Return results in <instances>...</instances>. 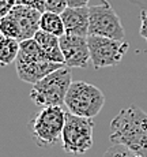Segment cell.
Here are the masks:
<instances>
[{"mask_svg":"<svg viewBox=\"0 0 147 157\" xmlns=\"http://www.w3.org/2000/svg\"><path fill=\"white\" fill-rule=\"evenodd\" d=\"M105 104L102 90L91 83L75 81L70 85L64 105L68 112L85 117H95Z\"/></svg>","mask_w":147,"mask_h":157,"instance_id":"277c9868","label":"cell"},{"mask_svg":"<svg viewBox=\"0 0 147 157\" xmlns=\"http://www.w3.org/2000/svg\"><path fill=\"white\" fill-rule=\"evenodd\" d=\"M104 157H142V156L135 153L134 150L128 149L124 145L113 144L109 149H106V152L104 153Z\"/></svg>","mask_w":147,"mask_h":157,"instance_id":"2e32d148","label":"cell"},{"mask_svg":"<svg viewBox=\"0 0 147 157\" xmlns=\"http://www.w3.org/2000/svg\"><path fill=\"white\" fill-rule=\"evenodd\" d=\"M67 8V0H45V10L61 14Z\"/></svg>","mask_w":147,"mask_h":157,"instance_id":"e0dca14e","label":"cell"},{"mask_svg":"<svg viewBox=\"0 0 147 157\" xmlns=\"http://www.w3.org/2000/svg\"><path fill=\"white\" fill-rule=\"evenodd\" d=\"M90 60L95 70L117 66L124 57V53L130 49V44L124 40H113L102 36H87Z\"/></svg>","mask_w":147,"mask_h":157,"instance_id":"ba28073f","label":"cell"},{"mask_svg":"<svg viewBox=\"0 0 147 157\" xmlns=\"http://www.w3.org/2000/svg\"><path fill=\"white\" fill-rule=\"evenodd\" d=\"M90 0H67V7H72V8H78V7H87Z\"/></svg>","mask_w":147,"mask_h":157,"instance_id":"44dd1931","label":"cell"},{"mask_svg":"<svg viewBox=\"0 0 147 157\" xmlns=\"http://www.w3.org/2000/svg\"><path fill=\"white\" fill-rule=\"evenodd\" d=\"M34 40L42 48L48 60H50L53 63L64 64V56H63L61 48H60V37L40 29L34 34Z\"/></svg>","mask_w":147,"mask_h":157,"instance_id":"7c38bea8","label":"cell"},{"mask_svg":"<svg viewBox=\"0 0 147 157\" xmlns=\"http://www.w3.org/2000/svg\"><path fill=\"white\" fill-rule=\"evenodd\" d=\"M94 120L93 117L78 116L71 112L65 113L61 144L67 155L80 156L93 147Z\"/></svg>","mask_w":147,"mask_h":157,"instance_id":"5b68a950","label":"cell"},{"mask_svg":"<svg viewBox=\"0 0 147 157\" xmlns=\"http://www.w3.org/2000/svg\"><path fill=\"white\" fill-rule=\"evenodd\" d=\"M132 2L138 3V4H142L143 7H147V0H132Z\"/></svg>","mask_w":147,"mask_h":157,"instance_id":"7402d4cb","label":"cell"},{"mask_svg":"<svg viewBox=\"0 0 147 157\" xmlns=\"http://www.w3.org/2000/svg\"><path fill=\"white\" fill-rule=\"evenodd\" d=\"M10 14L17 19L20 29V41L33 38L34 34L40 30V19L41 11L35 10L33 7H28L23 4H17Z\"/></svg>","mask_w":147,"mask_h":157,"instance_id":"30bf717a","label":"cell"},{"mask_svg":"<svg viewBox=\"0 0 147 157\" xmlns=\"http://www.w3.org/2000/svg\"><path fill=\"white\" fill-rule=\"evenodd\" d=\"M0 33L8 37L17 38L20 41V29L18 25L17 19L11 14H7L6 17H3L0 19Z\"/></svg>","mask_w":147,"mask_h":157,"instance_id":"9a60e30c","label":"cell"},{"mask_svg":"<svg viewBox=\"0 0 147 157\" xmlns=\"http://www.w3.org/2000/svg\"><path fill=\"white\" fill-rule=\"evenodd\" d=\"M63 66L65 64L48 60L42 48L34 40V37L20 41L19 53L15 60V68L20 81L34 85L35 82Z\"/></svg>","mask_w":147,"mask_h":157,"instance_id":"7a4b0ae2","label":"cell"},{"mask_svg":"<svg viewBox=\"0 0 147 157\" xmlns=\"http://www.w3.org/2000/svg\"><path fill=\"white\" fill-rule=\"evenodd\" d=\"M40 29L44 30V32L50 33V34L57 36V37H61L65 33L64 22L61 19V15L57 13H53V11H46V10L41 14Z\"/></svg>","mask_w":147,"mask_h":157,"instance_id":"5bb4252c","label":"cell"},{"mask_svg":"<svg viewBox=\"0 0 147 157\" xmlns=\"http://www.w3.org/2000/svg\"><path fill=\"white\" fill-rule=\"evenodd\" d=\"M139 33L143 38L147 40V11L143 8L140 11V29H139Z\"/></svg>","mask_w":147,"mask_h":157,"instance_id":"ffe728a7","label":"cell"},{"mask_svg":"<svg viewBox=\"0 0 147 157\" xmlns=\"http://www.w3.org/2000/svg\"><path fill=\"white\" fill-rule=\"evenodd\" d=\"M20 41L0 33V66L13 64L19 53Z\"/></svg>","mask_w":147,"mask_h":157,"instance_id":"4fadbf2b","label":"cell"},{"mask_svg":"<svg viewBox=\"0 0 147 157\" xmlns=\"http://www.w3.org/2000/svg\"><path fill=\"white\" fill-rule=\"evenodd\" d=\"M65 33L76 36H89V7H67L61 14Z\"/></svg>","mask_w":147,"mask_h":157,"instance_id":"8fae6325","label":"cell"},{"mask_svg":"<svg viewBox=\"0 0 147 157\" xmlns=\"http://www.w3.org/2000/svg\"><path fill=\"white\" fill-rule=\"evenodd\" d=\"M102 36L123 41L125 37L124 28L119 15L108 0L89 7V36Z\"/></svg>","mask_w":147,"mask_h":157,"instance_id":"52a82bcc","label":"cell"},{"mask_svg":"<svg viewBox=\"0 0 147 157\" xmlns=\"http://www.w3.org/2000/svg\"><path fill=\"white\" fill-rule=\"evenodd\" d=\"M65 111L61 105L42 107L31 122V135L41 147H48L61 140L65 123Z\"/></svg>","mask_w":147,"mask_h":157,"instance_id":"8992f818","label":"cell"},{"mask_svg":"<svg viewBox=\"0 0 147 157\" xmlns=\"http://www.w3.org/2000/svg\"><path fill=\"white\" fill-rule=\"evenodd\" d=\"M60 48L64 56L65 66L78 68L89 67V62L91 60H90L87 37L64 33L60 37Z\"/></svg>","mask_w":147,"mask_h":157,"instance_id":"9c48e42d","label":"cell"},{"mask_svg":"<svg viewBox=\"0 0 147 157\" xmlns=\"http://www.w3.org/2000/svg\"><path fill=\"white\" fill-rule=\"evenodd\" d=\"M109 140L147 157V113L136 105L121 109L110 123Z\"/></svg>","mask_w":147,"mask_h":157,"instance_id":"6da1fadb","label":"cell"},{"mask_svg":"<svg viewBox=\"0 0 147 157\" xmlns=\"http://www.w3.org/2000/svg\"><path fill=\"white\" fill-rule=\"evenodd\" d=\"M17 6V0H0V19L10 14V11Z\"/></svg>","mask_w":147,"mask_h":157,"instance_id":"d6986e66","label":"cell"},{"mask_svg":"<svg viewBox=\"0 0 147 157\" xmlns=\"http://www.w3.org/2000/svg\"><path fill=\"white\" fill-rule=\"evenodd\" d=\"M17 4H23L28 7H33L35 10L44 13L45 11V0H17Z\"/></svg>","mask_w":147,"mask_h":157,"instance_id":"ac0fdd59","label":"cell"},{"mask_svg":"<svg viewBox=\"0 0 147 157\" xmlns=\"http://www.w3.org/2000/svg\"><path fill=\"white\" fill-rule=\"evenodd\" d=\"M71 83H72L71 67L63 66L35 82L30 90V98L38 107H52V105L63 107Z\"/></svg>","mask_w":147,"mask_h":157,"instance_id":"3957f363","label":"cell"}]
</instances>
